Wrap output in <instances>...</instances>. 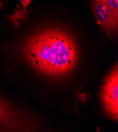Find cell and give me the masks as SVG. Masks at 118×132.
I'll return each instance as SVG.
<instances>
[{
    "label": "cell",
    "instance_id": "2",
    "mask_svg": "<svg viewBox=\"0 0 118 132\" xmlns=\"http://www.w3.org/2000/svg\"><path fill=\"white\" fill-rule=\"evenodd\" d=\"M38 119L0 98V132H38Z\"/></svg>",
    "mask_w": 118,
    "mask_h": 132
},
{
    "label": "cell",
    "instance_id": "3",
    "mask_svg": "<svg viewBox=\"0 0 118 132\" xmlns=\"http://www.w3.org/2000/svg\"><path fill=\"white\" fill-rule=\"evenodd\" d=\"M118 70L114 68L107 76L102 86L100 100L103 107L110 118L117 122L118 119Z\"/></svg>",
    "mask_w": 118,
    "mask_h": 132
},
{
    "label": "cell",
    "instance_id": "6",
    "mask_svg": "<svg viewBox=\"0 0 118 132\" xmlns=\"http://www.w3.org/2000/svg\"><path fill=\"white\" fill-rule=\"evenodd\" d=\"M1 7V3H0V7Z\"/></svg>",
    "mask_w": 118,
    "mask_h": 132
},
{
    "label": "cell",
    "instance_id": "4",
    "mask_svg": "<svg viewBox=\"0 0 118 132\" xmlns=\"http://www.w3.org/2000/svg\"><path fill=\"white\" fill-rule=\"evenodd\" d=\"M93 10L97 22L110 34L116 31L118 12L107 7L102 1H94Z\"/></svg>",
    "mask_w": 118,
    "mask_h": 132
},
{
    "label": "cell",
    "instance_id": "1",
    "mask_svg": "<svg viewBox=\"0 0 118 132\" xmlns=\"http://www.w3.org/2000/svg\"><path fill=\"white\" fill-rule=\"evenodd\" d=\"M25 56L32 67L51 77L69 72L77 59L75 43L67 33L55 29L38 32L26 42Z\"/></svg>",
    "mask_w": 118,
    "mask_h": 132
},
{
    "label": "cell",
    "instance_id": "5",
    "mask_svg": "<svg viewBox=\"0 0 118 132\" xmlns=\"http://www.w3.org/2000/svg\"><path fill=\"white\" fill-rule=\"evenodd\" d=\"M102 2L111 10L115 12H118V1L113 0H103Z\"/></svg>",
    "mask_w": 118,
    "mask_h": 132
}]
</instances>
